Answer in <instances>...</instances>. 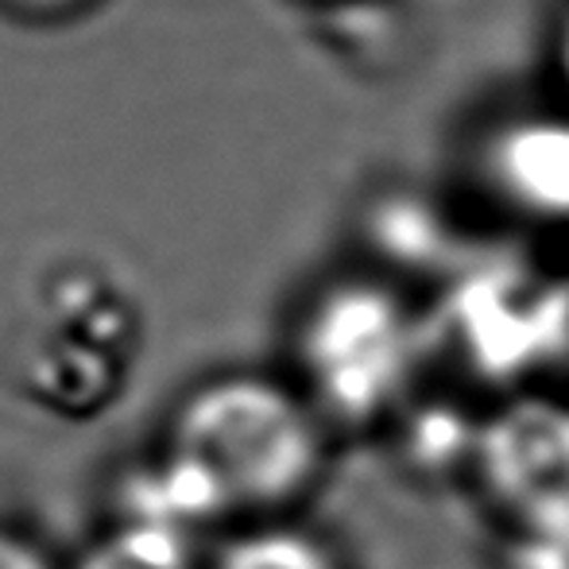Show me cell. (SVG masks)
Listing matches in <instances>:
<instances>
[{
	"label": "cell",
	"mask_w": 569,
	"mask_h": 569,
	"mask_svg": "<svg viewBox=\"0 0 569 569\" xmlns=\"http://www.w3.org/2000/svg\"><path fill=\"white\" fill-rule=\"evenodd\" d=\"M218 569H333L318 542L295 531H260L232 542Z\"/></svg>",
	"instance_id": "7"
},
{
	"label": "cell",
	"mask_w": 569,
	"mask_h": 569,
	"mask_svg": "<svg viewBox=\"0 0 569 569\" xmlns=\"http://www.w3.org/2000/svg\"><path fill=\"white\" fill-rule=\"evenodd\" d=\"M78 569H190V539L167 527L124 519Z\"/></svg>",
	"instance_id": "6"
},
{
	"label": "cell",
	"mask_w": 569,
	"mask_h": 569,
	"mask_svg": "<svg viewBox=\"0 0 569 569\" xmlns=\"http://www.w3.org/2000/svg\"><path fill=\"white\" fill-rule=\"evenodd\" d=\"M299 357L326 407L365 419L403 391L419 360V326L388 287L338 283L310 307Z\"/></svg>",
	"instance_id": "2"
},
{
	"label": "cell",
	"mask_w": 569,
	"mask_h": 569,
	"mask_svg": "<svg viewBox=\"0 0 569 569\" xmlns=\"http://www.w3.org/2000/svg\"><path fill=\"white\" fill-rule=\"evenodd\" d=\"M558 67H562V74L569 82V16H566L562 28H558Z\"/></svg>",
	"instance_id": "11"
},
{
	"label": "cell",
	"mask_w": 569,
	"mask_h": 569,
	"mask_svg": "<svg viewBox=\"0 0 569 569\" xmlns=\"http://www.w3.org/2000/svg\"><path fill=\"white\" fill-rule=\"evenodd\" d=\"M171 453L229 511L295 492L315 469L318 438L307 407L291 391L260 376H226L182 407Z\"/></svg>",
	"instance_id": "1"
},
{
	"label": "cell",
	"mask_w": 569,
	"mask_h": 569,
	"mask_svg": "<svg viewBox=\"0 0 569 569\" xmlns=\"http://www.w3.org/2000/svg\"><path fill=\"white\" fill-rule=\"evenodd\" d=\"M16 8H28V12H62V8H74L82 0H8Z\"/></svg>",
	"instance_id": "10"
},
{
	"label": "cell",
	"mask_w": 569,
	"mask_h": 569,
	"mask_svg": "<svg viewBox=\"0 0 569 569\" xmlns=\"http://www.w3.org/2000/svg\"><path fill=\"white\" fill-rule=\"evenodd\" d=\"M516 569H569V508L527 519Z\"/></svg>",
	"instance_id": "8"
},
{
	"label": "cell",
	"mask_w": 569,
	"mask_h": 569,
	"mask_svg": "<svg viewBox=\"0 0 569 569\" xmlns=\"http://www.w3.org/2000/svg\"><path fill=\"white\" fill-rule=\"evenodd\" d=\"M485 179L523 218L569 226V113H523L492 128Z\"/></svg>",
	"instance_id": "5"
},
{
	"label": "cell",
	"mask_w": 569,
	"mask_h": 569,
	"mask_svg": "<svg viewBox=\"0 0 569 569\" xmlns=\"http://www.w3.org/2000/svg\"><path fill=\"white\" fill-rule=\"evenodd\" d=\"M0 569H47V562L39 550L28 547V542L0 531Z\"/></svg>",
	"instance_id": "9"
},
{
	"label": "cell",
	"mask_w": 569,
	"mask_h": 569,
	"mask_svg": "<svg viewBox=\"0 0 569 569\" xmlns=\"http://www.w3.org/2000/svg\"><path fill=\"white\" fill-rule=\"evenodd\" d=\"M453 322L472 357L492 372L531 365L569 341V287L516 268L477 271L457 291Z\"/></svg>",
	"instance_id": "3"
},
{
	"label": "cell",
	"mask_w": 569,
	"mask_h": 569,
	"mask_svg": "<svg viewBox=\"0 0 569 569\" xmlns=\"http://www.w3.org/2000/svg\"><path fill=\"white\" fill-rule=\"evenodd\" d=\"M480 461L496 492L527 519L569 508V407L511 403L480 430Z\"/></svg>",
	"instance_id": "4"
}]
</instances>
